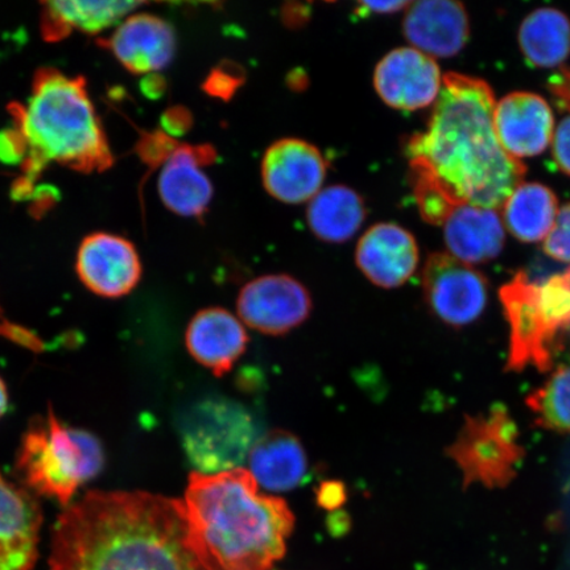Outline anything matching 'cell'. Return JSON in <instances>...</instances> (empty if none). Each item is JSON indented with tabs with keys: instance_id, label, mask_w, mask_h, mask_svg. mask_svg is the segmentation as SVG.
Here are the masks:
<instances>
[{
	"instance_id": "1",
	"label": "cell",
	"mask_w": 570,
	"mask_h": 570,
	"mask_svg": "<svg viewBox=\"0 0 570 570\" xmlns=\"http://www.w3.org/2000/svg\"><path fill=\"white\" fill-rule=\"evenodd\" d=\"M49 570H204L188 541L181 499L99 491L57 519Z\"/></svg>"
},
{
	"instance_id": "2",
	"label": "cell",
	"mask_w": 570,
	"mask_h": 570,
	"mask_svg": "<svg viewBox=\"0 0 570 570\" xmlns=\"http://www.w3.org/2000/svg\"><path fill=\"white\" fill-rule=\"evenodd\" d=\"M495 105L482 78L446 73L426 131L409 141L412 177L433 184L455 208L502 209L524 180L527 167L497 138Z\"/></svg>"
},
{
	"instance_id": "3",
	"label": "cell",
	"mask_w": 570,
	"mask_h": 570,
	"mask_svg": "<svg viewBox=\"0 0 570 570\" xmlns=\"http://www.w3.org/2000/svg\"><path fill=\"white\" fill-rule=\"evenodd\" d=\"M181 501L204 570H269L287 552L295 515L284 499L262 494L247 469L191 473Z\"/></svg>"
},
{
	"instance_id": "4",
	"label": "cell",
	"mask_w": 570,
	"mask_h": 570,
	"mask_svg": "<svg viewBox=\"0 0 570 570\" xmlns=\"http://www.w3.org/2000/svg\"><path fill=\"white\" fill-rule=\"evenodd\" d=\"M12 128L0 132V160L20 163L28 185L49 164L104 173L112 154L82 77L55 68L36 71L30 97L10 107Z\"/></svg>"
},
{
	"instance_id": "5",
	"label": "cell",
	"mask_w": 570,
	"mask_h": 570,
	"mask_svg": "<svg viewBox=\"0 0 570 570\" xmlns=\"http://www.w3.org/2000/svg\"><path fill=\"white\" fill-rule=\"evenodd\" d=\"M499 295L510 326L508 370L550 372L570 337V267L543 282L519 273Z\"/></svg>"
},
{
	"instance_id": "6",
	"label": "cell",
	"mask_w": 570,
	"mask_h": 570,
	"mask_svg": "<svg viewBox=\"0 0 570 570\" xmlns=\"http://www.w3.org/2000/svg\"><path fill=\"white\" fill-rule=\"evenodd\" d=\"M104 466L101 441L88 431L62 424L53 411L28 428L17 455V469L27 487L56 499L63 509Z\"/></svg>"
},
{
	"instance_id": "7",
	"label": "cell",
	"mask_w": 570,
	"mask_h": 570,
	"mask_svg": "<svg viewBox=\"0 0 570 570\" xmlns=\"http://www.w3.org/2000/svg\"><path fill=\"white\" fill-rule=\"evenodd\" d=\"M524 454L517 423L499 404L483 415L466 416L454 443L446 448V455L461 470L466 489L472 484L488 489L508 487L518 475Z\"/></svg>"
},
{
	"instance_id": "8",
	"label": "cell",
	"mask_w": 570,
	"mask_h": 570,
	"mask_svg": "<svg viewBox=\"0 0 570 570\" xmlns=\"http://www.w3.org/2000/svg\"><path fill=\"white\" fill-rule=\"evenodd\" d=\"M252 419L238 405L209 402L191 413L184 443L199 473L235 469L253 448Z\"/></svg>"
},
{
	"instance_id": "9",
	"label": "cell",
	"mask_w": 570,
	"mask_h": 570,
	"mask_svg": "<svg viewBox=\"0 0 570 570\" xmlns=\"http://www.w3.org/2000/svg\"><path fill=\"white\" fill-rule=\"evenodd\" d=\"M423 291L434 315L451 326L472 324L487 308V277L449 253H434L426 259Z\"/></svg>"
},
{
	"instance_id": "10",
	"label": "cell",
	"mask_w": 570,
	"mask_h": 570,
	"mask_svg": "<svg viewBox=\"0 0 570 570\" xmlns=\"http://www.w3.org/2000/svg\"><path fill=\"white\" fill-rule=\"evenodd\" d=\"M312 297L289 275H266L242 288L237 309L244 323L267 336H283L309 317Z\"/></svg>"
},
{
	"instance_id": "11",
	"label": "cell",
	"mask_w": 570,
	"mask_h": 570,
	"mask_svg": "<svg viewBox=\"0 0 570 570\" xmlns=\"http://www.w3.org/2000/svg\"><path fill=\"white\" fill-rule=\"evenodd\" d=\"M76 271L92 294L119 298L139 284L141 262L130 240L116 234L95 233L85 237L78 248Z\"/></svg>"
},
{
	"instance_id": "12",
	"label": "cell",
	"mask_w": 570,
	"mask_h": 570,
	"mask_svg": "<svg viewBox=\"0 0 570 570\" xmlns=\"http://www.w3.org/2000/svg\"><path fill=\"white\" fill-rule=\"evenodd\" d=\"M374 87L384 104L415 111L436 102L443 76L431 56L415 48H397L377 63Z\"/></svg>"
},
{
	"instance_id": "13",
	"label": "cell",
	"mask_w": 570,
	"mask_h": 570,
	"mask_svg": "<svg viewBox=\"0 0 570 570\" xmlns=\"http://www.w3.org/2000/svg\"><path fill=\"white\" fill-rule=\"evenodd\" d=\"M326 163L318 149L302 139L274 142L262 161L263 185L271 196L285 204H303L323 187Z\"/></svg>"
},
{
	"instance_id": "14",
	"label": "cell",
	"mask_w": 570,
	"mask_h": 570,
	"mask_svg": "<svg viewBox=\"0 0 570 570\" xmlns=\"http://www.w3.org/2000/svg\"><path fill=\"white\" fill-rule=\"evenodd\" d=\"M494 128L499 142L512 158H533L551 145L554 116L543 97L515 91L495 105Z\"/></svg>"
},
{
	"instance_id": "15",
	"label": "cell",
	"mask_w": 570,
	"mask_h": 570,
	"mask_svg": "<svg viewBox=\"0 0 570 570\" xmlns=\"http://www.w3.org/2000/svg\"><path fill=\"white\" fill-rule=\"evenodd\" d=\"M102 42L132 75H153L167 68L177 46L174 27L151 13L128 17Z\"/></svg>"
},
{
	"instance_id": "16",
	"label": "cell",
	"mask_w": 570,
	"mask_h": 570,
	"mask_svg": "<svg viewBox=\"0 0 570 570\" xmlns=\"http://www.w3.org/2000/svg\"><path fill=\"white\" fill-rule=\"evenodd\" d=\"M217 159L212 146H177L163 163L159 195L170 212L183 217H202L208 210L213 185L202 167Z\"/></svg>"
},
{
	"instance_id": "17",
	"label": "cell",
	"mask_w": 570,
	"mask_h": 570,
	"mask_svg": "<svg viewBox=\"0 0 570 570\" xmlns=\"http://www.w3.org/2000/svg\"><path fill=\"white\" fill-rule=\"evenodd\" d=\"M40 504L0 473V570H32L39 556Z\"/></svg>"
},
{
	"instance_id": "18",
	"label": "cell",
	"mask_w": 570,
	"mask_h": 570,
	"mask_svg": "<svg viewBox=\"0 0 570 570\" xmlns=\"http://www.w3.org/2000/svg\"><path fill=\"white\" fill-rule=\"evenodd\" d=\"M355 261L362 274L377 287H401L419 265L416 239L396 224H376L360 239Z\"/></svg>"
},
{
	"instance_id": "19",
	"label": "cell",
	"mask_w": 570,
	"mask_h": 570,
	"mask_svg": "<svg viewBox=\"0 0 570 570\" xmlns=\"http://www.w3.org/2000/svg\"><path fill=\"white\" fill-rule=\"evenodd\" d=\"M403 32L417 51L432 59L459 55L470 35L465 6L452 0L412 2L405 12Z\"/></svg>"
},
{
	"instance_id": "20",
	"label": "cell",
	"mask_w": 570,
	"mask_h": 570,
	"mask_svg": "<svg viewBox=\"0 0 570 570\" xmlns=\"http://www.w3.org/2000/svg\"><path fill=\"white\" fill-rule=\"evenodd\" d=\"M248 336L244 325L230 312L206 308L191 318L185 344L191 358L216 376L229 373L246 352Z\"/></svg>"
},
{
	"instance_id": "21",
	"label": "cell",
	"mask_w": 570,
	"mask_h": 570,
	"mask_svg": "<svg viewBox=\"0 0 570 570\" xmlns=\"http://www.w3.org/2000/svg\"><path fill=\"white\" fill-rule=\"evenodd\" d=\"M444 239L454 258L466 265H481L497 258L505 242L498 210L462 205L444 224Z\"/></svg>"
},
{
	"instance_id": "22",
	"label": "cell",
	"mask_w": 570,
	"mask_h": 570,
	"mask_svg": "<svg viewBox=\"0 0 570 570\" xmlns=\"http://www.w3.org/2000/svg\"><path fill=\"white\" fill-rule=\"evenodd\" d=\"M248 454V472L261 487L275 493L297 488L308 468L301 440L283 430L271 431L256 440Z\"/></svg>"
},
{
	"instance_id": "23",
	"label": "cell",
	"mask_w": 570,
	"mask_h": 570,
	"mask_svg": "<svg viewBox=\"0 0 570 570\" xmlns=\"http://www.w3.org/2000/svg\"><path fill=\"white\" fill-rule=\"evenodd\" d=\"M138 2H46L41 4V33L47 41H60L71 32L96 35L119 26Z\"/></svg>"
},
{
	"instance_id": "24",
	"label": "cell",
	"mask_w": 570,
	"mask_h": 570,
	"mask_svg": "<svg viewBox=\"0 0 570 570\" xmlns=\"http://www.w3.org/2000/svg\"><path fill=\"white\" fill-rule=\"evenodd\" d=\"M502 223L523 244L544 242L559 213V199L539 183H522L502 206Z\"/></svg>"
},
{
	"instance_id": "25",
	"label": "cell",
	"mask_w": 570,
	"mask_h": 570,
	"mask_svg": "<svg viewBox=\"0 0 570 570\" xmlns=\"http://www.w3.org/2000/svg\"><path fill=\"white\" fill-rule=\"evenodd\" d=\"M365 218V203L345 185H333L320 190L306 210L313 234L330 244H344L352 239Z\"/></svg>"
},
{
	"instance_id": "26",
	"label": "cell",
	"mask_w": 570,
	"mask_h": 570,
	"mask_svg": "<svg viewBox=\"0 0 570 570\" xmlns=\"http://www.w3.org/2000/svg\"><path fill=\"white\" fill-rule=\"evenodd\" d=\"M518 39L531 66L559 67L570 55V19L556 9L534 10L520 26Z\"/></svg>"
},
{
	"instance_id": "27",
	"label": "cell",
	"mask_w": 570,
	"mask_h": 570,
	"mask_svg": "<svg viewBox=\"0 0 570 570\" xmlns=\"http://www.w3.org/2000/svg\"><path fill=\"white\" fill-rule=\"evenodd\" d=\"M525 403L538 425L570 433V363L556 370L544 386L531 392Z\"/></svg>"
},
{
	"instance_id": "28",
	"label": "cell",
	"mask_w": 570,
	"mask_h": 570,
	"mask_svg": "<svg viewBox=\"0 0 570 570\" xmlns=\"http://www.w3.org/2000/svg\"><path fill=\"white\" fill-rule=\"evenodd\" d=\"M244 81V70H242L237 63H220V66L214 68L208 78H206L203 89L208 92L210 97L229 101Z\"/></svg>"
},
{
	"instance_id": "29",
	"label": "cell",
	"mask_w": 570,
	"mask_h": 570,
	"mask_svg": "<svg viewBox=\"0 0 570 570\" xmlns=\"http://www.w3.org/2000/svg\"><path fill=\"white\" fill-rule=\"evenodd\" d=\"M543 248L552 259L570 265V203L559 209L552 230L544 239Z\"/></svg>"
},
{
	"instance_id": "30",
	"label": "cell",
	"mask_w": 570,
	"mask_h": 570,
	"mask_svg": "<svg viewBox=\"0 0 570 570\" xmlns=\"http://www.w3.org/2000/svg\"><path fill=\"white\" fill-rule=\"evenodd\" d=\"M552 154L561 173L570 176V112L554 128Z\"/></svg>"
},
{
	"instance_id": "31",
	"label": "cell",
	"mask_w": 570,
	"mask_h": 570,
	"mask_svg": "<svg viewBox=\"0 0 570 570\" xmlns=\"http://www.w3.org/2000/svg\"><path fill=\"white\" fill-rule=\"evenodd\" d=\"M411 2H362L358 4L356 13L358 16H370V13H394L409 9Z\"/></svg>"
},
{
	"instance_id": "32",
	"label": "cell",
	"mask_w": 570,
	"mask_h": 570,
	"mask_svg": "<svg viewBox=\"0 0 570 570\" xmlns=\"http://www.w3.org/2000/svg\"><path fill=\"white\" fill-rule=\"evenodd\" d=\"M7 409H9V392H7L6 384L0 377V419L3 417Z\"/></svg>"
}]
</instances>
